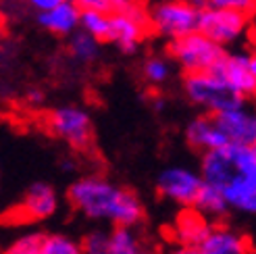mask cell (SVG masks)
I'll use <instances>...</instances> for the list:
<instances>
[{"mask_svg":"<svg viewBox=\"0 0 256 254\" xmlns=\"http://www.w3.org/2000/svg\"><path fill=\"white\" fill-rule=\"evenodd\" d=\"M67 198L75 210L94 221L136 227L144 219V204L136 192L102 175H84L73 182Z\"/></svg>","mask_w":256,"mask_h":254,"instance_id":"6da1fadb","label":"cell"},{"mask_svg":"<svg viewBox=\"0 0 256 254\" xmlns=\"http://www.w3.org/2000/svg\"><path fill=\"white\" fill-rule=\"evenodd\" d=\"M202 180L204 184H210L219 190L238 173L256 175V144L227 142L214 150L202 152Z\"/></svg>","mask_w":256,"mask_h":254,"instance_id":"7a4b0ae2","label":"cell"},{"mask_svg":"<svg viewBox=\"0 0 256 254\" xmlns=\"http://www.w3.org/2000/svg\"><path fill=\"white\" fill-rule=\"evenodd\" d=\"M184 90H186V96L190 98V102H194L196 106H202L208 115L246 104V98L240 96L232 86H227L212 71L186 73Z\"/></svg>","mask_w":256,"mask_h":254,"instance_id":"3957f363","label":"cell"},{"mask_svg":"<svg viewBox=\"0 0 256 254\" xmlns=\"http://www.w3.org/2000/svg\"><path fill=\"white\" fill-rule=\"evenodd\" d=\"M169 54L186 73H196V71H210L223 58L225 48L196 30L192 34L171 40Z\"/></svg>","mask_w":256,"mask_h":254,"instance_id":"277c9868","label":"cell"},{"mask_svg":"<svg viewBox=\"0 0 256 254\" xmlns=\"http://www.w3.org/2000/svg\"><path fill=\"white\" fill-rule=\"evenodd\" d=\"M198 19L200 8L190 0H164L148 8V28L167 40H175V38L196 32Z\"/></svg>","mask_w":256,"mask_h":254,"instance_id":"5b68a950","label":"cell"},{"mask_svg":"<svg viewBox=\"0 0 256 254\" xmlns=\"http://www.w3.org/2000/svg\"><path fill=\"white\" fill-rule=\"evenodd\" d=\"M46 125L52 136L75 150H90L94 140L92 117L80 106H58L48 112Z\"/></svg>","mask_w":256,"mask_h":254,"instance_id":"8992f818","label":"cell"},{"mask_svg":"<svg viewBox=\"0 0 256 254\" xmlns=\"http://www.w3.org/2000/svg\"><path fill=\"white\" fill-rule=\"evenodd\" d=\"M250 19L252 15L242 10L206 6V8H200L198 32H202L212 42L221 44L225 48L227 44H234L242 36H246L250 28Z\"/></svg>","mask_w":256,"mask_h":254,"instance_id":"52a82bcc","label":"cell"},{"mask_svg":"<svg viewBox=\"0 0 256 254\" xmlns=\"http://www.w3.org/2000/svg\"><path fill=\"white\" fill-rule=\"evenodd\" d=\"M108 17H110L108 42L117 44L125 54H134L150 30L146 4H136L123 10H110Z\"/></svg>","mask_w":256,"mask_h":254,"instance_id":"ba28073f","label":"cell"},{"mask_svg":"<svg viewBox=\"0 0 256 254\" xmlns=\"http://www.w3.org/2000/svg\"><path fill=\"white\" fill-rule=\"evenodd\" d=\"M219 78L232 86L234 90L250 98L256 92V56L252 52H225L223 58L210 69Z\"/></svg>","mask_w":256,"mask_h":254,"instance_id":"9c48e42d","label":"cell"},{"mask_svg":"<svg viewBox=\"0 0 256 254\" xmlns=\"http://www.w3.org/2000/svg\"><path fill=\"white\" fill-rule=\"evenodd\" d=\"M204 180L188 167H169L156 180V192L179 206H194Z\"/></svg>","mask_w":256,"mask_h":254,"instance_id":"30bf717a","label":"cell"},{"mask_svg":"<svg viewBox=\"0 0 256 254\" xmlns=\"http://www.w3.org/2000/svg\"><path fill=\"white\" fill-rule=\"evenodd\" d=\"M58 210V194L46 182H36L25 192L15 214L23 221H44Z\"/></svg>","mask_w":256,"mask_h":254,"instance_id":"8fae6325","label":"cell"},{"mask_svg":"<svg viewBox=\"0 0 256 254\" xmlns=\"http://www.w3.org/2000/svg\"><path fill=\"white\" fill-rule=\"evenodd\" d=\"M214 123L227 138V142L236 144H256V117L244 106L227 108L214 112Z\"/></svg>","mask_w":256,"mask_h":254,"instance_id":"7c38bea8","label":"cell"},{"mask_svg":"<svg viewBox=\"0 0 256 254\" xmlns=\"http://www.w3.org/2000/svg\"><path fill=\"white\" fill-rule=\"evenodd\" d=\"M212 221L196 210L194 206H184L177 212L171 227V238L177 246H200L202 240L210 232Z\"/></svg>","mask_w":256,"mask_h":254,"instance_id":"4fadbf2b","label":"cell"},{"mask_svg":"<svg viewBox=\"0 0 256 254\" xmlns=\"http://www.w3.org/2000/svg\"><path fill=\"white\" fill-rule=\"evenodd\" d=\"M204 254H250V240L227 225H214L198 246Z\"/></svg>","mask_w":256,"mask_h":254,"instance_id":"5bb4252c","label":"cell"},{"mask_svg":"<svg viewBox=\"0 0 256 254\" xmlns=\"http://www.w3.org/2000/svg\"><path fill=\"white\" fill-rule=\"evenodd\" d=\"M80 12L82 8L73 0H62L56 6L38 12V23L50 34L67 38L75 30H80Z\"/></svg>","mask_w":256,"mask_h":254,"instance_id":"9a60e30c","label":"cell"},{"mask_svg":"<svg viewBox=\"0 0 256 254\" xmlns=\"http://www.w3.org/2000/svg\"><path fill=\"white\" fill-rule=\"evenodd\" d=\"M221 194L229 210H238L246 214L256 212V175H246V173L234 175L221 188Z\"/></svg>","mask_w":256,"mask_h":254,"instance_id":"2e32d148","label":"cell"},{"mask_svg":"<svg viewBox=\"0 0 256 254\" xmlns=\"http://www.w3.org/2000/svg\"><path fill=\"white\" fill-rule=\"evenodd\" d=\"M186 140H188V144L198 152L214 150V148L227 144V138L219 130V125L214 123L212 115H202L192 121L186 127Z\"/></svg>","mask_w":256,"mask_h":254,"instance_id":"e0dca14e","label":"cell"},{"mask_svg":"<svg viewBox=\"0 0 256 254\" xmlns=\"http://www.w3.org/2000/svg\"><path fill=\"white\" fill-rule=\"evenodd\" d=\"M194 208L200 210L202 214H206L210 221H216V219H223L225 214L229 212V206L221 194L219 188H214L210 184H202L200 188V194L194 202Z\"/></svg>","mask_w":256,"mask_h":254,"instance_id":"ac0fdd59","label":"cell"},{"mask_svg":"<svg viewBox=\"0 0 256 254\" xmlns=\"http://www.w3.org/2000/svg\"><path fill=\"white\" fill-rule=\"evenodd\" d=\"M144 246L142 238L130 225H112L108 232V254H136Z\"/></svg>","mask_w":256,"mask_h":254,"instance_id":"d6986e66","label":"cell"},{"mask_svg":"<svg viewBox=\"0 0 256 254\" xmlns=\"http://www.w3.org/2000/svg\"><path fill=\"white\" fill-rule=\"evenodd\" d=\"M80 30L96 38L98 42H108V30H110V17L106 10L98 8H82L80 12Z\"/></svg>","mask_w":256,"mask_h":254,"instance_id":"ffe728a7","label":"cell"},{"mask_svg":"<svg viewBox=\"0 0 256 254\" xmlns=\"http://www.w3.org/2000/svg\"><path fill=\"white\" fill-rule=\"evenodd\" d=\"M100 44L96 38H92L90 34H86L84 30H75L71 36H69V52L82 60V62H92L98 58L100 54Z\"/></svg>","mask_w":256,"mask_h":254,"instance_id":"44dd1931","label":"cell"},{"mask_svg":"<svg viewBox=\"0 0 256 254\" xmlns=\"http://www.w3.org/2000/svg\"><path fill=\"white\" fill-rule=\"evenodd\" d=\"M40 254H84L78 240L62 234H44Z\"/></svg>","mask_w":256,"mask_h":254,"instance_id":"7402d4cb","label":"cell"},{"mask_svg":"<svg viewBox=\"0 0 256 254\" xmlns=\"http://www.w3.org/2000/svg\"><path fill=\"white\" fill-rule=\"evenodd\" d=\"M42 236H44V234H38V232L23 234V236H19L12 244H8L2 254H40Z\"/></svg>","mask_w":256,"mask_h":254,"instance_id":"603a6c76","label":"cell"},{"mask_svg":"<svg viewBox=\"0 0 256 254\" xmlns=\"http://www.w3.org/2000/svg\"><path fill=\"white\" fill-rule=\"evenodd\" d=\"M144 80L152 86H158L162 82H167L169 80V75H171V67H169V62L167 58H160V56H152L144 62Z\"/></svg>","mask_w":256,"mask_h":254,"instance_id":"cb8c5ba5","label":"cell"},{"mask_svg":"<svg viewBox=\"0 0 256 254\" xmlns=\"http://www.w3.org/2000/svg\"><path fill=\"white\" fill-rule=\"evenodd\" d=\"M84 254H108V232L104 230H92L82 240Z\"/></svg>","mask_w":256,"mask_h":254,"instance_id":"d4e9b609","label":"cell"},{"mask_svg":"<svg viewBox=\"0 0 256 254\" xmlns=\"http://www.w3.org/2000/svg\"><path fill=\"white\" fill-rule=\"evenodd\" d=\"M206 6H216V8H234L252 15L254 12V0H208Z\"/></svg>","mask_w":256,"mask_h":254,"instance_id":"484cf974","label":"cell"},{"mask_svg":"<svg viewBox=\"0 0 256 254\" xmlns=\"http://www.w3.org/2000/svg\"><path fill=\"white\" fill-rule=\"evenodd\" d=\"M80 8H98V10H106L110 12V2L108 0H73Z\"/></svg>","mask_w":256,"mask_h":254,"instance_id":"4316f807","label":"cell"},{"mask_svg":"<svg viewBox=\"0 0 256 254\" xmlns=\"http://www.w3.org/2000/svg\"><path fill=\"white\" fill-rule=\"evenodd\" d=\"M32 8H36L38 12L40 10H48V8H52V6H56L58 2H62V0H25Z\"/></svg>","mask_w":256,"mask_h":254,"instance_id":"83f0119b","label":"cell"},{"mask_svg":"<svg viewBox=\"0 0 256 254\" xmlns=\"http://www.w3.org/2000/svg\"><path fill=\"white\" fill-rule=\"evenodd\" d=\"M110 2V10H123L136 4H144V0H108Z\"/></svg>","mask_w":256,"mask_h":254,"instance_id":"f1b7e54d","label":"cell"},{"mask_svg":"<svg viewBox=\"0 0 256 254\" xmlns=\"http://www.w3.org/2000/svg\"><path fill=\"white\" fill-rule=\"evenodd\" d=\"M167 254H204L198 246H175L173 250H169Z\"/></svg>","mask_w":256,"mask_h":254,"instance_id":"f546056e","label":"cell"},{"mask_svg":"<svg viewBox=\"0 0 256 254\" xmlns=\"http://www.w3.org/2000/svg\"><path fill=\"white\" fill-rule=\"evenodd\" d=\"M28 98H30V102H34V104H40L42 100H44V94H42L40 90H32V92L28 94Z\"/></svg>","mask_w":256,"mask_h":254,"instance_id":"4dcf8cb0","label":"cell"},{"mask_svg":"<svg viewBox=\"0 0 256 254\" xmlns=\"http://www.w3.org/2000/svg\"><path fill=\"white\" fill-rule=\"evenodd\" d=\"M136 254H160V252H158L156 248H152V246H146V244H144V246L140 248Z\"/></svg>","mask_w":256,"mask_h":254,"instance_id":"1f68e13d","label":"cell"},{"mask_svg":"<svg viewBox=\"0 0 256 254\" xmlns=\"http://www.w3.org/2000/svg\"><path fill=\"white\" fill-rule=\"evenodd\" d=\"M190 2L194 4V6H198V8H206V2H208V0H190Z\"/></svg>","mask_w":256,"mask_h":254,"instance_id":"d6a6232c","label":"cell"},{"mask_svg":"<svg viewBox=\"0 0 256 254\" xmlns=\"http://www.w3.org/2000/svg\"><path fill=\"white\" fill-rule=\"evenodd\" d=\"M154 108H156V110H162V108H164V100H162V98H156V100H154Z\"/></svg>","mask_w":256,"mask_h":254,"instance_id":"836d02e7","label":"cell"}]
</instances>
